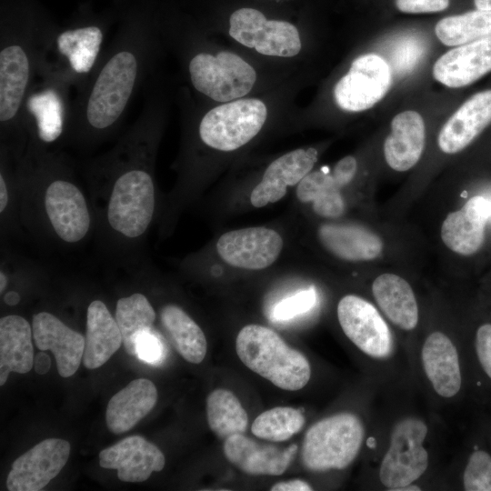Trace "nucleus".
I'll list each match as a JSON object with an SVG mask.
<instances>
[{
  "mask_svg": "<svg viewBox=\"0 0 491 491\" xmlns=\"http://www.w3.org/2000/svg\"><path fill=\"white\" fill-rule=\"evenodd\" d=\"M357 168L356 160L354 156L347 155L339 160L335 165L332 175L338 185L343 187L351 182Z\"/></svg>",
  "mask_w": 491,
  "mask_h": 491,
  "instance_id": "obj_43",
  "label": "nucleus"
},
{
  "mask_svg": "<svg viewBox=\"0 0 491 491\" xmlns=\"http://www.w3.org/2000/svg\"><path fill=\"white\" fill-rule=\"evenodd\" d=\"M24 105V125L44 144L56 141L66 128L72 89L56 80L37 78Z\"/></svg>",
  "mask_w": 491,
  "mask_h": 491,
  "instance_id": "obj_12",
  "label": "nucleus"
},
{
  "mask_svg": "<svg viewBox=\"0 0 491 491\" xmlns=\"http://www.w3.org/2000/svg\"><path fill=\"white\" fill-rule=\"evenodd\" d=\"M435 32L437 38L448 46L491 36V11L476 9L445 17L437 22Z\"/></svg>",
  "mask_w": 491,
  "mask_h": 491,
  "instance_id": "obj_35",
  "label": "nucleus"
},
{
  "mask_svg": "<svg viewBox=\"0 0 491 491\" xmlns=\"http://www.w3.org/2000/svg\"><path fill=\"white\" fill-rule=\"evenodd\" d=\"M206 417L209 427L220 438L244 434L248 416L238 398L229 390H214L206 399Z\"/></svg>",
  "mask_w": 491,
  "mask_h": 491,
  "instance_id": "obj_34",
  "label": "nucleus"
},
{
  "mask_svg": "<svg viewBox=\"0 0 491 491\" xmlns=\"http://www.w3.org/2000/svg\"><path fill=\"white\" fill-rule=\"evenodd\" d=\"M426 45L422 39L406 35L396 39L389 50L388 65L397 75H404L413 70L425 54Z\"/></svg>",
  "mask_w": 491,
  "mask_h": 491,
  "instance_id": "obj_37",
  "label": "nucleus"
},
{
  "mask_svg": "<svg viewBox=\"0 0 491 491\" xmlns=\"http://www.w3.org/2000/svg\"><path fill=\"white\" fill-rule=\"evenodd\" d=\"M267 116L266 105L249 98L229 102L206 112L198 133L202 142L220 151L235 150L254 138Z\"/></svg>",
  "mask_w": 491,
  "mask_h": 491,
  "instance_id": "obj_7",
  "label": "nucleus"
},
{
  "mask_svg": "<svg viewBox=\"0 0 491 491\" xmlns=\"http://www.w3.org/2000/svg\"><path fill=\"white\" fill-rule=\"evenodd\" d=\"M426 434V425L416 417L405 418L395 426L379 470L385 486L396 490L424 474L428 466V454L423 446Z\"/></svg>",
  "mask_w": 491,
  "mask_h": 491,
  "instance_id": "obj_9",
  "label": "nucleus"
},
{
  "mask_svg": "<svg viewBox=\"0 0 491 491\" xmlns=\"http://www.w3.org/2000/svg\"><path fill=\"white\" fill-rule=\"evenodd\" d=\"M70 456V444L47 438L17 457L7 476L9 491H39L63 469Z\"/></svg>",
  "mask_w": 491,
  "mask_h": 491,
  "instance_id": "obj_14",
  "label": "nucleus"
},
{
  "mask_svg": "<svg viewBox=\"0 0 491 491\" xmlns=\"http://www.w3.org/2000/svg\"><path fill=\"white\" fill-rule=\"evenodd\" d=\"M374 297L386 317L404 330L414 329L418 307L410 285L395 274H383L372 285Z\"/></svg>",
  "mask_w": 491,
  "mask_h": 491,
  "instance_id": "obj_30",
  "label": "nucleus"
},
{
  "mask_svg": "<svg viewBox=\"0 0 491 491\" xmlns=\"http://www.w3.org/2000/svg\"><path fill=\"white\" fill-rule=\"evenodd\" d=\"M464 487L466 491H491V456L475 451L464 472Z\"/></svg>",
  "mask_w": 491,
  "mask_h": 491,
  "instance_id": "obj_39",
  "label": "nucleus"
},
{
  "mask_svg": "<svg viewBox=\"0 0 491 491\" xmlns=\"http://www.w3.org/2000/svg\"><path fill=\"white\" fill-rule=\"evenodd\" d=\"M363 438V425L354 414L340 413L326 417L306 431L302 463L315 472L343 469L357 456Z\"/></svg>",
  "mask_w": 491,
  "mask_h": 491,
  "instance_id": "obj_5",
  "label": "nucleus"
},
{
  "mask_svg": "<svg viewBox=\"0 0 491 491\" xmlns=\"http://www.w3.org/2000/svg\"><path fill=\"white\" fill-rule=\"evenodd\" d=\"M155 210V186L151 175L142 167H130L115 180L107 218L125 236L135 238L148 227Z\"/></svg>",
  "mask_w": 491,
  "mask_h": 491,
  "instance_id": "obj_8",
  "label": "nucleus"
},
{
  "mask_svg": "<svg viewBox=\"0 0 491 491\" xmlns=\"http://www.w3.org/2000/svg\"><path fill=\"white\" fill-rule=\"evenodd\" d=\"M341 186L332 173L315 171L298 184L296 196L303 203H312L316 214L324 217L340 216L345 210Z\"/></svg>",
  "mask_w": 491,
  "mask_h": 491,
  "instance_id": "obj_32",
  "label": "nucleus"
},
{
  "mask_svg": "<svg viewBox=\"0 0 491 491\" xmlns=\"http://www.w3.org/2000/svg\"><path fill=\"white\" fill-rule=\"evenodd\" d=\"M316 160L315 148L296 149L276 158L252 191L251 204L255 207H263L279 201L286 195L287 186L299 184L310 173Z\"/></svg>",
  "mask_w": 491,
  "mask_h": 491,
  "instance_id": "obj_22",
  "label": "nucleus"
},
{
  "mask_svg": "<svg viewBox=\"0 0 491 491\" xmlns=\"http://www.w3.org/2000/svg\"><path fill=\"white\" fill-rule=\"evenodd\" d=\"M474 4L478 10L491 11V0H474Z\"/></svg>",
  "mask_w": 491,
  "mask_h": 491,
  "instance_id": "obj_48",
  "label": "nucleus"
},
{
  "mask_svg": "<svg viewBox=\"0 0 491 491\" xmlns=\"http://www.w3.org/2000/svg\"><path fill=\"white\" fill-rule=\"evenodd\" d=\"M396 5L407 14L436 13L446 9L449 0H396Z\"/></svg>",
  "mask_w": 491,
  "mask_h": 491,
  "instance_id": "obj_41",
  "label": "nucleus"
},
{
  "mask_svg": "<svg viewBox=\"0 0 491 491\" xmlns=\"http://www.w3.org/2000/svg\"><path fill=\"white\" fill-rule=\"evenodd\" d=\"M187 71L194 88L217 102L246 95L256 79L255 69L228 51L215 56L206 52L196 53L188 61Z\"/></svg>",
  "mask_w": 491,
  "mask_h": 491,
  "instance_id": "obj_6",
  "label": "nucleus"
},
{
  "mask_svg": "<svg viewBox=\"0 0 491 491\" xmlns=\"http://www.w3.org/2000/svg\"><path fill=\"white\" fill-rule=\"evenodd\" d=\"M283 239L275 230L247 227L223 234L216 250L228 265L248 270H261L271 266L279 256Z\"/></svg>",
  "mask_w": 491,
  "mask_h": 491,
  "instance_id": "obj_15",
  "label": "nucleus"
},
{
  "mask_svg": "<svg viewBox=\"0 0 491 491\" xmlns=\"http://www.w3.org/2000/svg\"><path fill=\"white\" fill-rule=\"evenodd\" d=\"M19 300H20V296L15 291L8 292L5 296V304L9 306H15L18 304Z\"/></svg>",
  "mask_w": 491,
  "mask_h": 491,
  "instance_id": "obj_47",
  "label": "nucleus"
},
{
  "mask_svg": "<svg viewBox=\"0 0 491 491\" xmlns=\"http://www.w3.org/2000/svg\"><path fill=\"white\" fill-rule=\"evenodd\" d=\"M297 451L292 444L282 448L256 442L244 434L227 437L224 444L226 459L249 475L280 476L289 466Z\"/></svg>",
  "mask_w": 491,
  "mask_h": 491,
  "instance_id": "obj_21",
  "label": "nucleus"
},
{
  "mask_svg": "<svg viewBox=\"0 0 491 491\" xmlns=\"http://www.w3.org/2000/svg\"><path fill=\"white\" fill-rule=\"evenodd\" d=\"M304 424L305 417L300 409L277 406L261 413L254 420L251 432L267 441L283 442L297 434Z\"/></svg>",
  "mask_w": 491,
  "mask_h": 491,
  "instance_id": "obj_36",
  "label": "nucleus"
},
{
  "mask_svg": "<svg viewBox=\"0 0 491 491\" xmlns=\"http://www.w3.org/2000/svg\"><path fill=\"white\" fill-rule=\"evenodd\" d=\"M491 71V36L453 48L434 65L433 75L441 84L457 88L468 85Z\"/></svg>",
  "mask_w": 491,
  "mask_h": 491,
  "instance_id": "obj_20",
  "label": "nucleus"
},
{
  "mask_svg": "<svg viewBox=\"0 0 491 491\" xmlns=\"http://www.w3.org/2000/svg\"><path fill=\"white\" fill-rule=\"evenodd\" d=\"M426 128L422 116L415 111L397 114L391 122V133L384 143L387 165L403 172L413 167L422 155Z\"/></svg>",
  "mask_w": 491,
  "mask_h": 491,
  "instance_id": "obj_24",
  "label": "nucleus"
},
{
  "mask_svg": "<svg viewBox=\"0 0 491 491\" xmlns=\"http://www.w3.org/2000/svg\"><path fill=\"white\" fill-rule=\"evenodd\" d=\"M32 331L38 349L54 354L59 375L72 376L83 359L85 337L47 312L33 316Z\"/></svg>",
  "mask_w": 491,
  "mask_h": 491,
  "instance_id": "obj_18",
  "label": "nucleus"
},
{
  "mask_svg": "<svg viewBox=\"0 0 491 491\" xmlns=\"http://www.w3.org/2000/svg\"><path fill=\"white\" fill-rule=\"evenodd\" d=\"M49 28L5 24L0 34V124L2 130L25 129L24 105L37 79Z\"/></svg>",
  "mask_w": 491,
  "mask_h": 491,
  "instance_id": "obj_2",
  "label": "nucleus"
},
{
  "mask_svg": "<svg viewBox=\"0 0 491 491\" xmlns=\"http://www.w3.org/2000/svg\"><path fill=\"white\" fill-rule=\"evenodd\" d=\"M155 39L142 23L125 25L72 97L65 129L83 135L113 130L127 114L150 70Z\"/></svg>",
  "mask_w": 491,
  "mask_h": 491,
  "instance_id": "obj_1",
  "label": "nucleus"
},
{
  "mask_svg": "<svg viewBox=\"0 0 491 491\" xmlns=\"http://www.w3.org/2000/svg\"><path fill=\"white\" fill-rule=\"evenodd\" d=\"M491 220V198L476 195L464 206L450 213L441 227V237L445 245L462 256L477 252L485 240V228Z\"/></svg>",
  "mask_w": 491,
  "mask_h": 491,
  "instance_id": "obj_19",
  "label": "nucleus"
},
{
  "mask_svg": "<svg viewBox=\"0 0 491 491\" xmlns=\"http://www.w3.org/2000/svg\"><path fill=\"white\" fill-rule=\"evenodd\" d=\"M310 485L301 479L278 482L271 487V491H309L312 490Z\"/></svg>",
  "mask_w": 491,
  "mask_h": 491,
  "instance_id": "obj_44",
  "label": "nucleus"
},
{
  "mask_svg": "<svg viewBox=\"0 0 491 491\" xmlns=\"http://www.w3.org/2000/svg\"><path fill=\"white\" fill-rule=\"evenodd\" d=\"M105 30L96 24L50 29L39 60L37 78H50L75 92L95 67L105 44Z\"/></svg>",
  "mask_w": 491,
  "mask_h": 491,
  "instance_id": "obj_3",
  "label": "nucleus"
},
{
  "mask_svg": "<svg viewBox=\"0 0 491 491\" xmlns=\"http://www.w3.org/2000/svg\"><path fill=\"white\" fill-rule=\"evenodd\" d=\"M420 488L416 486H403V487H399L397 489H396L395 491H419Z\"/></svg>",
  "mask_w": 491,
  "mask_h": 491,
  "instance_id": "obj_50",
  "label": "nucleus"
},
{
  "mask_svg": "<svg viewBox=\"0 0 491 491\" xmlns=\"http://www.w3.org/2000/svg\"><path fill=\"white\" fill-rule=\"evenodd\" d=\"M51 366L49 356L44 352L38 353L34 358L35 371L39 375L47 373Z\"/></svg>",
  "mask_w": 491,
  "mask_h": 491,
  "instance_id": "obj_45",
  "label": "nucleus"
},
{
  "mask_svg": "<svg viewBox=\"0 0 491 491\" xmlns=\"http://www.w3.org/2000/svg\"><path fill=\"white\" fill-rule=\"evenodd\" d=\"M229 35L243 45L266 55L295 56L301 50L296 27L286 21L267 20L254 8H241L229 18Z\"/></svg>",
  "mask_w": 491,
  "mask_h": 491,
  "instance_id": "obj_10",
  "label": "nucleus"
},
{
  "mask_svg": "<svg viewBox=\"0 0 491 491\" xmlns=\"http://www.w3.org/2000/svg\"><path fill=\"white\" fill-rule=\"evenodd\" d=\"M316 300V292L313 287L300 290L276 304L271 312V318L277 322L291 320L310 311Z\"/></svg>",
  "mask_w": 491,
  "mask_h": 491,
  "instance_id": "obj_38",
  "label": "nucleus"
},
{
  "mask_svg": "<svg viewBox=\"0 0 491 491\" xmlns=\"http://www.w3.org/2000/svg\"><path fill=\"white\" fill-rule=\"evenodd\" d=\"M6 284H7V280H6V276L5 275L1 272L0 273V292L2 293L4 291V289L5 288L6 286Z\"/></svg>",
  "mask_w": 491,
  "mask_h": 491,
  "instance_id": "obj_49",
  "label": "nucleus"
},
{
  "mask_svg": "<svg viewBox=\"0 0 491 491\" xmlns=\"http://www.w3.org/2000/svg\"><path fill=\"white\" fill-rule=\"evenodd\" d=\"M476 348L478 360L491 378V325L481 326L476 332Z\"/></svg>",
  "mask_w": 491,
  "mask_h": 491,
  "instance_id": "obj_42",
  "label": "nucleus"
},
{
  "mask_svg": "<svg viewBox=\"0 0 491 491\" xmlns=\"http://www.w3.org/2000/svg\"><path fill=\"white\" fill-rule=\"evenodd\" d=\"M491 123V90L479 92L466 100L441 128L437 142L446 154L466 147Z\"/></svg>",
  "mask_w": 491,
  "mask_h": 491,
  "instance_id": "obj_23",
  "label": "nucleus"
},
{
  "mask_svg": "<svg viewBox=\"0 0 491 491\" xmlns=\"http://www.w3.org/2000/svg\"><path fill=\"white\" fill-rule=\"evenodd\" d=\"M318 237L330 253L347 261L372 260L383 249L377 235L356 225H323L318 229Z\"/></svg>",
  "mask_w": 491,
  "mask_h": 491,
  "instance_id": "obj_29",
  "label": "nucleus"
},
{
  "mask_svg": "<svg viewBox=\"0 0 491 491\" xmlns=\"http://www.w3.org/2000/svg\"><path fill=\"white\" fill-rule=\"evenodd\" d=\"M122 335L115 318L100 300L90 303L86 314V332L83 364L95 369L105 364L120 348Z\"/></svg>",
  "mask_w": 491,
  "mask_h": 491,
  "instance_id": "obj_27",
  "label": "nucleus"
},
{
  "mask_svg": "<svg viewBox=\"0 0 491 491\" xmlns=\"http://www.w3.org/2000/svg\"><path fill=\"white\" fill-rule=\"evenodd\" d=\"M157 390L154 383L145 378L131 381L109 400L105 411L108 429L114 434L130 430L155 406Z\"/></svg>",
  "mask_w": 491,
  "mask_h": 491,
  "instance_id": "obj_25",
  "label": "nucleus"
},
{
  "mask_svg": "<svg viewBox=\"0 0 491 491\" xmlns=\"http://www.w3.org/2000/svg\"><path fill=\"white\" fill-rule=\"evenodd\" d=\"M155 312L147 298L139 293L117 301L115 320L120 329L125 352L136 356L137 336L152 330Z\"/></svg>",
  "mask_w": 491,
  "mask_h": 491,
  "instance_id": "obj_33",
  "label": "nucleus"
},
{
  "mask_svg": "<svg viewBox=\"0 0 491 491\" xmlns=\"http://www.w3.org/2000/svg\"><path fill=\"white\" fill-rule=\"evenodd\" d=\"M235 350L246 366L281 389L299 390L310 379L306 357L266 326H244L236 336Z\"/></svg>",
  "mask_w": 491,
  "mask_h": 491,
  "instance_id": "obj_4",
  "label": "nucleus"
},
{
  "mask_svg": "<svg viewBox=\"0 0 491 491\" xmlns=\"http://www.w3.org/2000/svg\"><path fill=\"white\" fill-rule=\"evenodd\" d=\"M45 206L56 235L64 241L75 243L83 239L90 226L85 199L73 183L56 179L49 184Z\"/></svg>",
  "mask_w": 491,
  "mask_h": 491,
  "instance_id": "obj_16",
  "label": "nucleus"
},
{
  "mask_svg": "<svg viewBox=\"0 0 491 491\" xmlns=\"http://www.w3.org/2000/svg\"><path fill=\"white\" fill-rule=\"evenodd\" d=\"M337 317L346 336L365 354L376 358L391 354V332L371 303L357 296L347 295L338 303Z\"/></svg>",
  "mask_w": 491,
  "mask_h": 491,
  "instance_id": "obj_13",
  "label": "nucleus"
},
{
  "mask_svg": "<svg viewBox=\"0 0 491 491\" xmlns=\"http://www.w3.org/2000/svg\"><path fill=\"white\" fill-rule=\"evenodd\" d=\"M160 317L163 327L180 356L192 364L201 363L206 354L207 342L200 326L175 305L164 306Z\"/></svg>",
  "mask_w": 491,
  "mask_h": 491,
  "instance_id": "obj_31",
  "label": "nucleus"
},
{
  "mask_svg": "<svg viewBox=\"0 0 491 491\" xmlns=\"http://www.w3.org/2000/svg\"><path fill=\"white\" fill-rule=\"evenodd\" d=\"M8 203V191L3 174H0V212H3Z\"/></svg>",
  "mask_w": 491,
  "mask_h": 491,
  "instance_id": "obj_46",
  "label": "nucleus"
},
{
  "mask_svg": "<svg viewBox=\"0 0 491 491\" xmlns=\"http://www.w3.org/2000/svg\"><path fill=\"white\" fill-rule=\"evenodd\" d=\"M165 459L162 451L140 436H131L99 453V465L116 469L123 482L145 481L153 472L161 471Z\"/></svg>",
  "mask_w": 491,
  "mask_h": 491,
  "instance_id": "obj_17",
  "label": "nucleus"
},
{
  "mask_svg": "<svg viewBox=\"0 0 491 491\" xmlns=\"http://www.w3.org/2000/svg\"><path fill=\"white\" fill-rule=\"evenodd\" d=\"M32 327L22 316L10 315L0 320V385L11 372L28 373L34 366Z\"/></svg>",
  "mask_w": 491,
  "mask_h": 491,
  "instance_id": "obj_28",
  "label": "nucleus"
},
{
  "mask_svg": "<svg viewBox=\"0 0 491 491\" xmlns=\"http://www.w3.org/2000/svg\"><path fill=\"white\" fill-rule=\"evenodd\" d=\"M136 356L141 360L156 365L165 356L164 344L153 330L140 334L135 342Z\"/></svg>",
  "mask_w": 491,
  "mask_h": 491,
  "instance_id": "obj_40",
  "label": "nucleus"
},
{
  "mask_svg": "<svg viewBox=\"0 0 491 491\" xmlns=\"http://www.w3.org/2000/svg\"><path fill=\"white\" fill-rule=\"evenodd\" d=\"M391 84L392 71L384 58L375 54L360 55L336 85L335 100L346 111H364L378 103Z\"/></svg>",
  "mask_w": 491,
  "mask_h": 491,
  "instance_id": "obj_11",
  "label": "nucleus"
},
{
  "mask_svg": "<svg viewBox=\"0 0 491 491\" xmlns=\"http://www.w3.org/2000/svg\"><path fill=\"white\" fill-rule=\"evenodd\" d=\"M426 375L436 392L443 397H452L461 387L458 355L452 341L441 332L427 336L422 348Z\"/></svg>",
  "mask_w": 491,
  "mask_h": 491,
  "instance_id": "obj_26",
  "label": "nucleus"
}]
</instances>
